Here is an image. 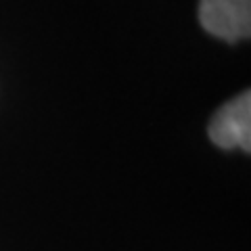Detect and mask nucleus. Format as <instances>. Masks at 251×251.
<instances>
[{"label": "nucleus", "instance_id": "f257e3e1", "mask_svg": "<svg viewBox=\"0 0 251 251\" xmlns=\"http://www.w3.org/2000/svg\"><path fill=\"white\" fill-rule=\"evenodd\" d=\"M199 19L216 38L243 40L251 31V0H201Z\"/></svg>", "mask_w": 251, "mask_h": 251}, {"label": "nucleus", "instance_id": "f03ea898", "mask_svg": "<svg viewBox=\"0 0 251 251\" xmlns=\"http://www.w3.org/2000/svg\"><path fill=\"white\" fill-rule=\"evenodd\" d=\"M209 138L222 149L251 151V94L245 90L226 103L209 124Z\"/></svg>", "mask_w": 251, "mask_h": 251}]
</instances>
